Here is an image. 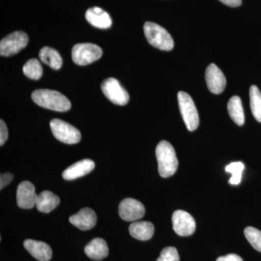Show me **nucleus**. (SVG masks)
Here are the masks:
<instances>
[{
  "label": "nucleus",
  "instance_id": "5",
  "mask_svg": "<svg viewBox=\"0 0 261 261\" xmlns=\"http://www.w3.org/2000/svg\"><path fill=\"white\" fill-rule=\"evenodd\" d=\"M102 56V49L92 43L76 44L72 49V59L75 64L87 65L99 60Z\"/></svg>",
  "mask_w": 261,
  "mask_h": 261
},
{
  "label": "nucleus",
  "instance_id": "25",
  "mask_svg": "<svg viewBox=\"0 0 261 261\" xmlns=\"http://www.w3.org/2000/svg\"><path fill=\"white\" fill-rule=\"evenodd\" d=\"M244 233L252 247L257 251L261 252V231L257 228L249 226L245 228Z\"/></svg>",
  "mask_w": 261,
  "mask_h": 261
},
{
  "label": "nucleus",
  "instance_id": "12",
  "mask_svg": "<svg viewBox=\"0 0 261 261\" xmlns=\"http://www.w3.org/2000/svg\"><path fill=\"white\" fill-rule=\"evenodd\" d=\"M16 197L18 205L23 209L32 208L37 203L35 187L30 181H23L18 185Z\"/></svg>",
  "mask_w": 261,
  "mask_h": 261
},
{
  "label": "nucleus",
  "instance_id": "21",
  "mask_svg": "<svg viewBox=\"0 0 261 261\" xmlns=\"http://www.w3.org/2000/svg\"><path fill=\"white\" fill-rule=\"evenodd\" d=\"M228 112L231 119L238 126H243L245 123V114H244L243 104L241 99L238 96H233L228 100Z\"/></svg>",
  "mask_w": 261,
  "mask_h": 261
},
{
  "label": "nucleus",
  "instance_id": "11",
  "mask_svg": "<svg viewBox=\"0 0 261 261\" xmlns=\"http://www.w3.org/2000/svg\"><path fill=\"white\" fill-rule=\"evenodd\" d=\"M205 80L207 87L212 93L221 94L226 87V77L214 63H211L206 69Z\"/></svg>",
  "mask_w": 261,
  "mask_h": 261
},
{
  "label": "nucleus",
  "instance_id": "20",
  "mask_svg": "<svg viewBox=\"0 0 261 261\" xmlns=\"http://www.w3.org/2000/svg\"><path fill=\"white\" fill-rule=\"evenodd\" d=\"M39 56L43 63L49 65L53 69H60L63 65V59L61 55L53 48L43 47L39 51Z\"/></svg>",
  "mask_w": 261,
  "mask_h": 261
},
{
  "label": "nucleus",
  "instance_id": "28",
  "mask_svg": "<svg viewBox=\"0 0 261 261\" xmlns=\"http://www.w3.org/2000/svg\"><path fill=\"white\" fill-rule=\"evenodd\" d=\"M14 176L10 173H2L0 176V189L3 190L13 181Z\"/></svg>",
  "mask_w": 261,
  "mask_h": 261
},
{
  "label": "nucleus",
  "instance_id": "27",
  "mask_svg": "<svg viewBox=\"0 0 261 261\" xmlns=\"http://www.w3.org/2000/svg\"><path fill=\"white\" fill-rule=\"evenodd\" d=\"M8 138V127L4 121H0V145L3 146Z\"/></svg>",
  "mask_w": 261,
  "mask_h": 261
},
{
  "label": "nucleus",
  "instance_id": "19",
  "mask_svg": "<svg viewBox=\"0 0 261 261\" xmlns=\"http://www.w3.org/2000/svg\"><path fill=\"white\" fill-rule=\"evenodd\" d=\"M60 202L61 200L58 195L50 191H44L38 196L36 206L38 211L48 214L54 210L59 205Z\"/></svg>",
  "mask_w": 261,
  "mask_h": 261
},
{
  "label": "nucleus",
  "instance_id": "14",
  "mask_svg": "<svg viewBox=\"0 0 261 261\" xmlns=\"http://www.w3.org/2000/svg\"><path fill=\"white\" fill-rule=\"evenodd\" d=\"M97 219V215L94 211L89 207H85L76 214L70 216L69 221L75 227L86 231L95 226Z\"/></svg>",
  "mask_w": 261,
  "mask_h": 261
},
{
  "label": "nucleus",
  "instance_id": "6",
  "mask_svg": "<svg viewBox=\"0 0 261 261\" xmlns=\"http://www.w3.org/2000/svg\"><path fill=\"white\" fill-rule=\"evenodd\" d=\"M50 128L53 135L57 140L68 145L78 143L82 138L80 130L62 120H51Z\"/></svg>",
  "mask_w": 261,
  "mask_h": 261
},
{
  "label": "nucleus",
  "instance_id": "23",
  "mask_svg": "<svg viewBox=\"0 0 261 261\" xmlns=\"http://www.w3.org/2000/svg\"><path fill=\"white\" fill-rule=\"evenodd\" d=\"M23 72L24 75L30 80H39L42 76V66L38 60L33 58L23 65Z\"/></svg>",
  "mask_w": 261,
  "mask_h": 261
},
{
  "label": "nucleus",
  "instance_id": "8",
  "mask_svg": "<svg viewBox=\"0 0 261 261\" xmlns=\"http://www.w3.org/2000/svg\"><path fill=\"white\" fill-rule=\"evenodd\" d=\"M101 89L110 101L118 106H126L129 101L128 92L116 79L108 78L105 80L101 84Z\"/></svg>",
  "mask_w": 261,
  "mask_h": 261
},
{
  "label": "nucleus",
  "instance_id": "18",
  "mask_svg": "<svg viewBox=\"0 0 261 261\" xmlns=\"http://www.w3.org/2000/svg\"><path fill=\"white\" fill-rule=\"evenodd\" d=\"M128 231L134 238L146 241L153 236L154 227V225L149 221H135L130 225Z\"/></svg>",
  "mask_w": 261,
  "mask_h": 261
},
{
  "label": "nucleus",
  "instance_id": "29",
  "mask_svg": "<svg viewBox=\"0 0 261 261\" xmlns=\"http://www.w3.org/2000/svg\"><path fill=\"white\" fill-rule=\"evenodd\" d=\"M216 261H243V260L236 254H228L225 256L219 257Z\"/></svg>",
  "mask_w": 261,
  "mask_h": 261
},
{
  "label": "nucleus",
  "instance_id": "1",
  "mask_svg": "<svg viewBox=\"0 0 261 261\" xmlns=\"http://www.w3.org/2000/svg\"><path fill=\"white\" fill-rule=\"evenodd\" d=\"M33 101L40 106L58 112H65L71 108V103L65 95L51 89H37L32 92Z\"/></svg>",
  "mask_w": 261,
  "mask_h": 261
},
{
  "label": "nucleus",
  "instance_id": "10",
  "mask_svg": "<svg viewBox=\"0 0 261 261\" xmlns=\"http://www.w3.org/2000/svg\"><path fill=\"white\" fill-rule=\"evenodd\" d=\"M118 213L120 217L124 221H135L145 216V206L135 199L126 198L120 203Z\"/></svg>",
  "mask_w": 261,
  "mask_h": 261
},
{
  "label": "nucleus",
  "instance_id": "9",
  "mask_svg": "<svg viewBox=\"0 0 261 261\" xmlns=\"http://www.w3.org/2000/svg\"><path fill=\"white\" fill-rule=\"evenodd\" d=\"M173 228L181 237L190 236L195 232L196 223L191 215L186 211H175L172 216Z\"/></svg>",
  "mask_w": 261,
  "mask_h": 261
},
{
  "label": "nucleus",
  "instance_id": "4",
  "mask_svg": "<svg viewBox=\"0 0 261 261\" xmlns=\"http://www.w3.org/2000/svg\"><path fill=\"white\" fill-rule=\"evenodd\" d=\"M178 102L180 112L187 129L190 132L197 129L200 120L193 99L190 97V94L181 91L178 93Z\"/></svg>",
  "mask_w": 261,
  "mask_h": 261
},
{
  "label": "nucleus",
  "instance_id": "15",
  "mask_svg": "<svg viewBox=\"0 0 261 261\" xmlns=\"http://www.w3.org/2000/svg\"><path fill=\"white\" fill-rule=\"evenodd\" d=\"M85 17L87 21L96 28L106 29L112 25V19L109 14L98 7H94L87 10Z\"/></svg>",
  "mask_w": 261,
  "mask_h": 261
},
{
  "label": "nucleus",
  "instance_id": "17",
  "mask_svg": "<svg viewBox=\"0 0 261 261\" xmlns=\"http://www.w3.org/2000/svg\"><path fill=\"white\" fill-rule=\"evenodd\" d=\"M86 255L92 260L99 261L106 258L109 254L107 243L102 238L92 240L84 248Z\"/></svg>",
  "mask_w": 261,
  "mask_h": 261
},
{
  "label": "nucleus",
  "instance_id": "16",
  "mask_svg": "<svg viewBox=\"0 0 261 261\" xmlns=\"http://www.w3.org/2000/svg\"><path fill=\"white\" fill-rule=\"evenodd\" d=\"M95 167L92 160L84 159L67 168L63 171V178L65 180H74L88 174Z\"/></svg>",
  "mask_w": 261,
  "mask_h": 261
},
{
  "label": "nucleus",
  "instance_id": "30",
  "mask_svg": "<svg viewBox=\"0 0 261 261\" xmlns=\"http://www.w3.org/2000/svg\"><path fill=\"white\" fill-rule=\"evenodd\" d=\"M221 3L232 8L240 6L242 4V0H219Z\"/></svg>",
  "mask_w": 261,
  "mask_h": 261
},
{
  "label": "nucleus",
  "instance_id": "2",
  "mask_svg": "<svg viewBox=\"0 0 261 261\" xmlns=\"http://www.w3.org/2000/svg\"><path fill=\"white\" fill-rule=\"evenodd\" d=\"M156 158L161 176L168 178L177 171L178 162L173 146L167 141H161L156 147Z\"/></svg>",
  "mask_w": 261,
  "mask_h": 261
},
{
  "label": "nucleus",
  "instance_id": "24",
  "mask_svg": "<svg viewBox=\"0 0 261 261\" xmlns=\"http://www.w3.org/2000/svg\"><path fill=\"white\" fill-rule=\"evenodd\" d=\"M245 168V166L242 162H233L226 166L225 170L226 172L231 173L232 176L230 178L229 184L232 185H238L241 182L242 173Z\"/></svg>",
  "mask_w": 261,
  "mask_h": 261
},
{
  "label": "nucleus",
  "instance_id": "3",
  "mask_svg": "<svg viewBox=\"0 0 261 261\" xmlns=\"http://www.w3.org/2000/svg\"><path fill=\"white\" fill-rule=\"evenodd\" d=\"M144 32L147 42L154 47L164 51L173 49L174 43L171 34L159 24L146 22L144 25Z\"/></svg>",
  "mask_w": 261,
  "mask_h": 261
},
{
  "label": "nucleus",
  "instance_id": "7",
  "mask_svg": "<svg viewBox=\"0 0 261 261\" xmlns=\"http://www.w3.org/2000/svg\"><path fill=\"white\" fill-rule=\"evenodd\" d=\"M29 42L28 35L25 32H15L2 39L0 42L1 56H14L27 47Z\"/></svg>",
  "mask_w": 261,
  "mask_h": 261
},
{
  "label": "nucleus",
  "instance_id": "22",
  "mask_svg": "<svg viewBox=\"0 0 261 261\" xmlns=\"http://www.w3.org/2000/svg\"><path fill=\"white\" fill-rule=\"evenodd\" d=\"M250 108L254 118L261 123V93L256 86L250 89Z\"/></svg>",
  "mask_w": 261,
  "mask_h": 261
},
{
  "label": "nucleus",
  "instance_id": "13",
  "mask_svg": "<svg viewBox=\"0 0 261 261\" xmlns=\"http://www.w3.org/2000/svg\"><path fill=\"white\" fill-rule=\"evenodd\" d=\"M24 247L39 261H49L53 256V250L47 243L34 240L24 241Z\"/></svg>",
  "mask_w": 261,
  "mask_h": 261
},
{
  "label": "nucleus",
  "instance_id": "26",
  "mask_svg": "<svg viewBox=\"0 0 261 261\" xmlns=\"http://www.w3.org/2000/svg\"><path fill=\"white\" fill-rule=\"evenodd\" d=\"M156 261H179L177 250L173 247H166Z\"/></svg>",
  "mask_w": 261,
  "mask_h": 261
}]
</instances>
